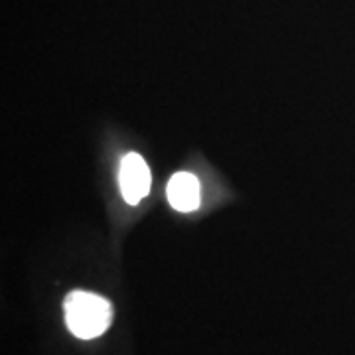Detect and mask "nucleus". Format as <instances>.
<instances>
[{"label":"nucleus","instance_id":"1","mask_svg":"<svg viewBox=\"0 0 355 355\" xmlns=\"http://www.w3.org/2000/svg\"><path fill=\"white\" fill-rule=\"evenodd\" d=\"M65 324L79 340L103 336L113 320V308L107 298L87 291H73L65 296Z\"/></svg>","mask_w":355,"mask_h":355},{"label":"nucleus","instance_id":"2","mask_svg":"<svg viewBox=\"0 0 355 355\" xmlns=\"http://www.w3.org/2000/svg\"><path fill=\"white\" fill-rule=\"evenodd\" d=\"M119 186L125 202L130 205L140 203L153 186L150 168L144 162V158L137 153H128L119 166Z\"/></svg>","mask_w":355,"mask_h":355},{"label":"nucleus","instance_id":"3","mask_svg":"<svg viewBox=\"0 0 355 355\" xmlns=\"http://www.w3.org/2000/svg\"><path fill=\"white\" fill-rule=\"evenodd\" d=\"M166 198L178 211H193L202 203V186L200 180L190 172H178L170 178L166 186Z\"/></svg>","mask_w":355,"mask_h":355}]
</instances>
